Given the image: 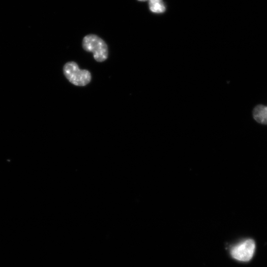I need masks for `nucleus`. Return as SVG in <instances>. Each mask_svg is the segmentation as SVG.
<instances>
[{
  "label": "nucleus",
  "mask_w": 267,
  "mask_h": 267,
  "mask_svg": "<svg viewBox=\"0 0 267 267\" xmlns=\"http://www.w3.org/2000/svg\"><path fill=\"white\" fill-rule=\"evenodd\" d=\"M82 47L85 51L93 53L94 58L97 62H104L108 58L109 49L107 43L96 35L89 34L85 36Z\"/></svg>",
  "instance_id": "1"
},
{
  "label": "nucleus",
  "mask_w": 267,
  "mask_h": 267,
  "mask_svg": "<svg viewBox=\"0 0 267 267\" xmlns=\"http://www.w3.org/2000/svg\"><path fill=\"white\" fill-rule=\"evenodd\" d=\"M63 72L69 82L76 86H85L90 83L92 80L90 72L86 69H81L74 61L65 63L63 66Z\"/></svg>",
  "instance_id": "2"
},
{
  "label": "nucleus",
  "mask_w": 267,
  "mask_h": 267,
  "mask_svg": "<svg viewBox=\"0 0 267 267\" xmlns=\"http://www.w3.org/2000/svg\"><path fill=\"white\" fill-rule=\"evenodd\" d=\"M255 249L254 241L249 239L233 247L231 249V254L234 259L238 261L247 262L253 257Z\"/></svg>",
  "instance_id": "3"
},
{
  "label": "nucleus",
  "mask_w": 267,
  "mask_h": 267,
  "mask_svg": "<svg viewBox=\"0 0 267 267\" xmlns=\"http://www.w3.org/2000/svg\"><path fill=\"white\" fill-rule=\"evenodd\" d=\"M255 120L261 124H267V106L258 105L253 111Z\"/></svg>",
  "instance_id": "4"
},
{
  "label": "nucleus",
  "mask_w": 267,
  "mask_h": 267,
  "mask_svg": "<svg viewBox=\"0 0 267 267\" xmlns=\"http://www.w3.org/2000/svg\"><path fill=\"white\" fill-rule=\"evenodd\" d=\"M149 9L152 13L162 14L166 11L163 0H148Z\"/></svg>",
  "instance_id": "5"
},
{
  "label": "nucleus",
  "mask_w": 267,
  "mask_h": 267,
  "mask_svg": "<svg viewBox=\"0 0 267 267\" xmlns=\"http://www.w3.org/2000/svg\"><path fill=\"white\" fill-rule=\"evenodd\" d=\"M138 1H139L140 2H146V1H148V0H138Z\"/></svg>",
  "instance_id": "6"
}]
</instances>
